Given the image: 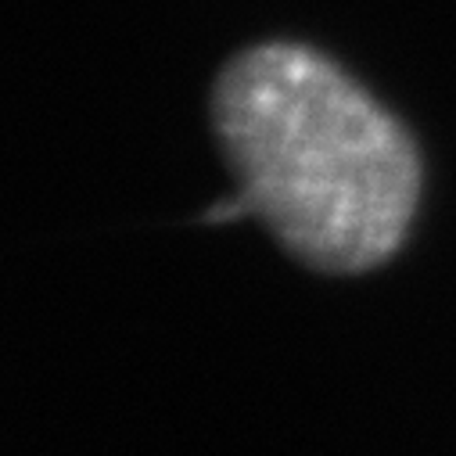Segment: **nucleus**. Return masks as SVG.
Returning a JSON list of instances; mask_svg holds the SVG:
<instances>
[{
	"label": "nucleus",
	"mask_w": 456,
	"mask_h": 456,
	"mask_svg": "<svg viewBox=\"0 0 456 456\" xmlns=\"http://www.w3.org/2000/svg\"><path fill=\"white\" fill-rule=\"evenodd\" d=\"M212 126L241 198L323 273H363L406 238L420 162L406 130L323 54L263 44L212 90Z\"/></svg>",
	"instance_id": "1"
}]
</instances>
